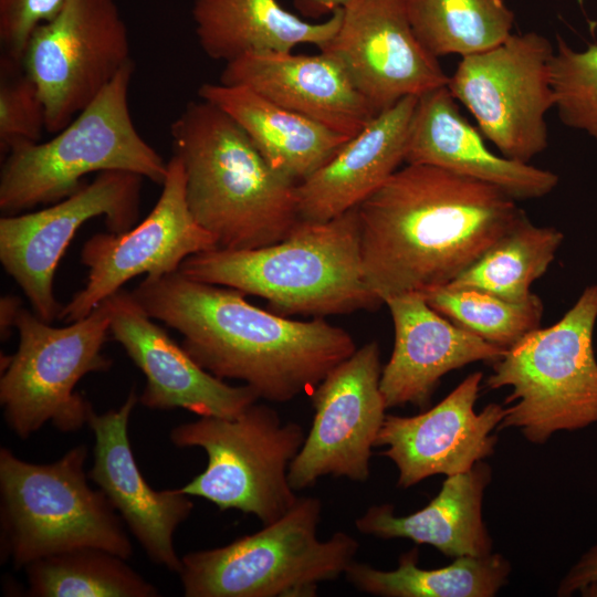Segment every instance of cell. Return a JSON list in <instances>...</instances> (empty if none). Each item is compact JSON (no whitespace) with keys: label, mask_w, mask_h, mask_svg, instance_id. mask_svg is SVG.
<instances>
[{"label":"cell","mask_w":597,"mask_h":597,"mask_svg":"<svg viewBox=\"0 0 597 597\" xmlns=\"http://www.w3.org/2000/svg\"><path fill=\"white\" fill-rule=\"evenodd\" d=\"M363 270L383 302L446 286L525 213L486 182L406 164L358 207Z\"/></svg>","instance_id":"cell-1"},{"label":"cell","mask_w":597,"mask_h":597,"mask_svg":"<svg viewBox=\"0 0 597 597\" xmlns=\"http://www.w3.org/2000/svg\"><path fill=\"white\" fill-rule=\"evenodd\" d=\"M132 294L153 320L182 335V347L203 369L241 380L271 402L311 394L357 349L348 332L323 317L290 320L238 290L179 271L146 276Z\"/></svg>","instance_id":"cell-2"},{"label":"cell","mask_w":597,"mask_h":597,"mask_svg":"<svg viewBox=\"0 0 597 597\" xmlns=\"http://www.w3.org/2000/svg\"><path fill=\"white\" fill-rule=\"evenodd\" d=\"M170 136L185 170L189 211L217 248L270 245L300 222L297 182L274 170L219 107L191 101L172 122Z\"/></svg>","instance_id":"cell-3"},{"label":"cell","mask_w":597,"mask_h":597,"mask_svg":"<svg viewBox=\"0 0 597 597\" xmlns=\"http://www.w3.org/2000/svg\"><path fill=\"white\" fill-rule=\"evenodd\" d=\"M179 272L260 296L283 316L323 317L383 304L365 280L357 207L325 222L300 220L286 238L270 245L198 252Z\"/></svg>","instance_id":"cell-4"},{"label":"cell","mask_w":597,"mask_h":597,"mask_svg":"<svg viewBox=\"0 0 597 597\" xmlns=\"http://www.w3.org/2000/svg\"><path fill=\"white\" fill-rule=\"evenodd\" d=\"M134 63L46 142L12 148L0 171V210L18 214L75 192L92 172L123 170L163 185L168 161L140 136L129 111Z\"/></svg>","instance_id":"cell-5"},{"label":"cell","mask_w":597,"mask_h":597,"mask_svg":"<svg viewBox=\"0 0 597 597\" xmlns=\"http://www.w3.org/2000/svg\"><path fill=\"white\" fill-rule=\"evenodd\" d=\"M88 450L78 444L48 464L27 462L0 449L2 561L25 568L56 553L95 547L125 559L133 545L106 495L90 486Z\"/></svg>","instance_id":"cell-6"},{"label":"cell","mask_w":597,"mask_h":597,"mask_svg":"<svg viewBox=\"0 0 597 597\" xmlns=\"http://www.w3.org/2000/svg\"><path fill=\"white\" fill-rule=\"evenodd\" d=\"M322 503L298 498L275 522L232 543L191 552L178 572L186 597H314L321 583L345 574L359 548L355 537L317 536Z\"/></svg>","instance_id":"cell-7"},{"label":"cell","mask_w":597,"mask_h":597,"mask_svg":"<svg viewBox=\"0 0 597 597\" xmlns=\"http://www.w3.org/2000/svg\"><path fill=\"white\" fill-rule=\"evenodd\" d=\"M596 320L597 285H591L557 323L530 332L492 363L484 386L512 388L499 430L519 428L541 444L557 431L597 422Z\"/></svg>","instance_id":"cell-8"},{"label":"cell","mask_w":597,"mask_h":597,"mask_svg":"<svg viewBox=\"0 0 597 597\" xmlns=\"http://www.w3.org/2000/svg\"><path fill=\"white\" fill-rule=\"evenodd\" d=\"M169 436L172 444L198 447L207 454L205 470L180 488L189 496L206 499L219 511L252 514L263 525L298 499L289 469L306 434L266 405L253 402L233 418L200 417L174 427Z\"/></svg>","instance_id":"cell-9"},{"label":"cell","mask_w":597,"mask_h":597,"mask_svg":"<svg viewBox=\"0 0 597 597\" xmlns=\"http://www.w3.org/2000/svg\"><path fill=\"white\" fill-rule=\"evenodd\" d=\"M109 322L107 298L63 327L20 308L14 325L19 346L13 355L1 356L0 378L3 419L17 437L28 439L48 421L65 433L88 423L94 409L75 387L85 375L112 367L102 353Z\"/></svg>","instance_id":"cell-10"},{"label":"cell","mask_w":597,"mask_h":597,"mask_svg":"<svg viewBox=\"0 0 597 597\" xmlns=\"http://www.w3.org/2000/svg\"><path fill=\"white\" fill-rule=\"evenodd\" d=\"M555 48L534 31L461 57L447 84L501 155L530 163L548 146L547 113L555 106Z\"/></svg>","instance_id":"cell-11"},{"label":"cell","mask_w":597,"mask_h":597,"mask_svg":"<svg viewBox=\"0 0 597 597\" xmlns=\"http://www.w3.org/2000/svg\"><path fill=\"white\" fill-rule=\"evenodd\" d=\"M20 63L44 102L46 130L57 133L133 63L115 0H71L34 29Z\"/></svg>","instance_id":"cell-12"},{"label":"cell","mask_w":597,"mask_h":597,"mask_svg":"<svg viewBox=\"0 0 597 597\" xmlns=\"http://www.w3.org/2000/svg\"><path fill=\"white\" fill-rule=\"evenodd\" d=\"M142 176L107 170L50 207L0 218V261L29 300L33 312L51 323L63 305L53 293L54 273L76 231L104 217L109 232L129 230L139 217Z\"/></svg>","instance_id":"cell-13"},{"label":"cell","mask_w":597,"mask_h":597,"mask_svg":"<svg viewBox=\"0 0 597 597\" xmlns=\"http://www.w3.org/2000/svg\"><path fill=\"white\" fill-rule=\"evenodd\" d=\"M381 370L379 345L369 342L334 367L310 394L312 426L289 469L295 492L325 475L355 482L369 479L371 449L387 409Z\"/></svg>","instance_id":"cell-14"},{"label":"cell","mask_w":597,"mask_h":597,"mask_svg":"<svg viewBox=\"0 0 597 597\" xmlns=\"http://www.w3.org/2000/svg\"><path fill=\"white\" fill-rule=\"evenodd\" d=\"M161 186L156 205L140 223L121 233H96L84 243L81 261L88 269L86 283L63 305L60 320H81L133 277L177 272L188 256L217 248L189 211L185 170L176 155L168 160Z\"/></svg>","instance_id":"cell-15"},{"label":"cell","mask_w":597,"mask_h":597,"mask_svg":"<svg viewBox=\"0 0 597 597\" xmlns=\"http://www.w3.org/2000/svg\"><path fill=\"white\" fill-rule=\"evenodd\" d=\"M321 51L343 65L377 114L449 81L438 59L417 39L406 0H350Z\"/></svg>","instance_id":"cell-16"},{"label":"cell","mask_w":597,"mask_h":597,"mask_svg":"<svg viewBox=\"0 0 597 597\" xmlns=\"http://www.w3.org/2000/svg\"><path fill=\"white\" fill-rule=\"evenodd\" d=\"M483 375L470 374L444 399L415 416L386 415L375 447L398 469L397 486L408 489L436 475L467 472L494 452L505 408L474 411Z\"/></svg>","instance_id":"cell-17"},{"label":"cell","mask_w":597,"mask_h":597,"mask_svg":"<svg viewBox=\"0 0 597 597\" xmlns=\"http://www.w3.org/2000/svg\"><path fill=\"white\" fill-rule=\"evenodd\" d=\"M109 334L146 378L139 396L149 409H186L200 417L233 418L260 398L248 385L231 386L203 369L153 322L132 292L107 298Z\"/></svg>","instance_id":"cell-18"},{"label":"cell","mask_w":597,"mask_h":597,"mask_svg":"<svg viewBox=\"0 0 597 597\" xmlns=\"http://www.w3.org/2000/svg\"><path fill=\"white\" fill-rule=\"evenodd\" d=\"M139 397L132 390L118 409L92 411L93 464L88 478L106 495L130 533L156 564L178 573L174 535L192 512L189 495L180 488L156 491L142 474L128 434L130 413Z\"/></svg>","instance_id":"cell-19"},{"label":"cell","mask_w":597,"mask_h":597,"mask_svg":"<svg viewBox=\"0 0 597 597\" xmlns=\"http://www.w3.org/2000/svg\"><path fill=\"white\" fill-rule=\"evenodd\" d=\"M394 349L380 376L387 409H426L440 379L475 362L494 363L505 348L462 329L434 311L420 292L389 297Z\"/></svg>","instance_id":"cell-20"},{"label":"cell","mask_w":597,"mask_h":597,"mask_svg":"<svg viewBox=\"0 0 597 597\" xmlns=\"http://www.w3.org/2000/svg\"><path fill=\"white\" fill-rule=\"evenodd\" d=\"M220 82L249 87L348 138L378 115L343 65L323 51L247 53L226 63Z\"/></svg>","instance_id":"cell-21"},{"label":"cell","mask_w":597,"mask_h":597,"mask_svg":"<svg viewBox=\"0 0 597 597\" xmlns=\"http://www.w3.org/2000/svg\"><path fill=\"white\" fill-rule=\"evenodd\" d=\"M405 164L436 166L486 182L515 200L542 198L558 184V176L551 170L491 151L462 116L447 85L418 97Z\"/></svg>","instance_id":"cell-22"},{"label":"cell","mask_w":597,"mask_h":597,"mask_svg":"<svg viewBox=\"0 0 597 597\" xmlns=\"http://www.w3.org/2000/svg\"><path fill=\"white\" fill-rule=\"evenodd\" d=\"M417 96L376 115L321 168L297 184L300 219L325 222L358 207L405 163Z\"/></svg>","instance_id":"cell-23"},{"label":"cell","mask_w":597,"mask_h":597,"mask_svg":"<svg viewBox=\"0 0 597 597\" xmlns=\"http://www.w3.org/2000/svg\"><path fill=\"white\" fill-rule=\"evenodd\" d=\"M491 475V468L480 461L467 472L447 476L421 510L397 516L392 504L373 505L356 519L355 526L381 540L429 544L453 558L489 555L492 541L482 519V501Z\"/></svg>","instance_id":"cell-24"},{"label":"cell","mask_w":597,"mask_h":597,"mask_svg":"<svg viewBox=\"0 0 597 597\" xmlns=\"http://www.w3.org/2000/svg\"><path fill=\"white\" fill-rule=\"evenodd\" d=\"M198 96L229 115L268 164L297 184L349 139L245 86L203 83Z\"/></svg>","instance_id":"cell-25"},{"label":"cell","mask_w":597,"mask_h":597,"mask_svg":"<svg viewBox=\"0 0 597 597\" xmlns=\"http://www.w3.org/2000/svg\"><path fill=\"white\" fill-rule=\"evenodd\" d=\"M191 15L206 55L228 63L251 52H291L300 44L321 51L336 33L342 9L311 22L277 0H193Z\"/></svg>","instance_id":"cell-26"},{"label":"cell","mask_w":597,"mask_h":597,"mask_svg":"<svg viewBox=\"0 0 597 597\" xmlns=\"http://www.w3.org/2000/svg\"><path fill=\"white\" fill-rule=\"evenodd\" d=\"M418 549L399 557L395 570L354 561L346 579L358 590L381 597H493L506 584L510 563L500 554L461 556L444 567H418Z\"/></svg>","instance_id":"cell-27"},{"label":"cell","mask_w":597,"mask_h":597,"mask_svg":"<svg viewBox=\"0 0 597 597\" xmlns=\"http://www.w3.org/2000/svg\"><path fill=\"white\" fill-rule=\"evenodd\" d=\"M563 239L557 229L536 226L524 213L448 286L524 302L533 294L532 283L546 273Z\"/></svg>","instance_id":"cell-28"},{"label":"cell","mask_w":597,"mask_h":597,"mask_svg":"<svg viewBox=\"0 0 597 597\" xmlns=\"http://www.w3.org/2000/svg\"><path fill=\"white\" fill-rule=\"evenodd\" d=\"M406 9L417 39L437 59L490 50L504 42L514 25L504 0H406Z\"/></svg>","instance_id":"cell-29"},{"label":"cell","mask_w":597,"mask_h":597,"mask_svg":"<svg viewBox=\"0 0 597 597\" xmlns=\"http://www.w3.org/2000/svg\"><path fill=\"white\" fill-rule=\"evenodd\" d=\"M95 547L74 548L25 566L33 597H157L159 590L126 563Z\"/></svg>","instance_id":"cell-30"},{"label":"cell","mask_w":597,"mask_h":597,"mask_svg":"<svg viewBox=\"0 0 597 597\" xmlns=\"http://www.w3.org/2000/svg\"><path fill=\"white\" fill-rule=\"evenodd\" d=\"M420 293L434 311L457 326L505 349L540 328L543 315L542 300L535 294L516 303L448 285Z\"/></svg>","instance_id":"cell-31"},{"label":"cell","mask_w":597,"mask_h":597,"mask_svg":"<svg viewBox=\"0 0 597 597\" xmlns=\"http://www.w3.org/2000/svg\"><path fill=\"white\" fill-rule=\"evenodd\" d=\"M552 78L561 122L597 142V44L575 50L558 35Z\"/></svg>","instance_id":"cell-32"},{"label":"cell","mask_w":597,"mask_h":597,"mask_svg":"<svg viewBox=\"0 0 597 597\" xmlns=\"http://www.w3.org/2000/svg\"><path fill=\"white\" fill-rule=\"evenodd\" d=\"M46 129V109L38 86L21 63L8 55L0 65V153L40 142Z\"/></svg>","instance_id":"cell-33"},{"label":"cell","mask_w":597,"mask_h":597,"mask_svg":"<svg viewBox=\"0 0 597 597\" xmlns=\"http://www.w3.org/2000/svg\"><path fill=\"white\" fill-rule=\"evenodd\" d=\"M71 0H0V41L4 55L21 62L34 29L54 19Z\"/></svg>","instance_id":"cell-34"},{"label":"cell","mask_w":597,"mask_h":597,"mask_svg":"<svg viewBox=\"0 0 597 597\" xmlns=\"http://www.w3.org/2000/svg\"><path fill=\"white\" fill-rule=\"evenodd\" d=\"M584 597H597V544L590 547L561 580L557 596L568 597L574 593Z\"/></svg>","instance_id":"cell-35"},{"label":"cell","mask_w":597,"mask_h":597,"mask_svg":"<svg viewBox=\"0 0 597 597\" xmlns=\"http://www.w3.org/2000/svg\"><path fill=\"white\" fill-rule=\"evenodd\" d=\"M350 0H294L295 7L308 17L320 18L344 8Z\"/></svg>","instance_id":"cell-36"},{"label":"cell","mask_w":597,"mask_h":597,"mask_svg":"<svg viewBox=\"0 0 597 597\" xmlns=\"http://www.w3.org/2000/svg\"><path fill=\"white\" fill-rule=\"evenodd\" d=\"M21 307V301L17 296L7 295L1 297L0 333L2 341L10 336L11 328L15 325V320Z\"/></svg>","instance_id":"cell-37"}]
</instances>
